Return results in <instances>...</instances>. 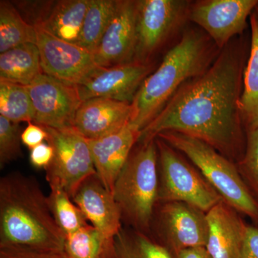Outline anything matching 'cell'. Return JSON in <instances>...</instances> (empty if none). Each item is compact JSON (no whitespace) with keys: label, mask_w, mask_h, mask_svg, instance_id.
I'll return each instance as SVG.
<instances>
[{"label":"cell","mask_w":258,"mask_h":258,"mask_svg":"<svg viewBox=\"0 0 258 258\" xmlns=\"http://www.w3.org/2000/svg\"><path fill=\"white\" fill-rule=\"evenodd\" d=\"M115 239L88 224L66 237L64 252L68 258H116Z\"/></svg>","instance_id":"obj_22"},{"label":"cell","mask_w":258,"mask_h":258,"mask_svg":"<svg viewBox=\"0 0 258 258\" xmlns=\"http://www.w3.org/2000/svg\"><path fill=\"white\" fill-rule=\"evenodd\" d=\"M22 131L20 123L0 115V168L22 156Z\"/></svg>","instance_id":"obj_29"},{"label":"cell","mask_w":258,"mask_h":258,"mask_svg":"<svg viewBox=\"0 0 258 258\" xmlns=\"http://www.w3.org/2000/svg\"><path fill=\"white\" fill-rule=\"evenodd\" d=\"M137 0H118L116 8L94 53L99 67H112L134 61L137 42Z\"/></svg>","instance_id":"obj_14"},{"label":"cell","mask_w":258,"mask_h":258,"mask_svg":"<svg viewBox=\"0 0 258 258\" xmlns=\"http://www.w3.org/2000/svg\"><path fill=\"white\" fill-rule=\"evenodd\" d=\"M72 200L87 221L107 237L115 239L123 228L113 193L106 189L98 174L83 181Z\"/></svg>","instance_id":"obj_15"},{"label":"cell","mask_w":258,"mask_h":258,"mask_svg":"<svg viewBox=\"0 0 258 258\" xmlns=\"http://www.w3.org/2000/svg\"><path fill=\"white\" fill-rule=\"evenodd\" d=\"M157 137L184 154L223 201L258 227V201L246 186L235 163L203 141L185 134L164 132Z\"/></svg>","instance_id":"obj_5"},{"label":"cell","mask_w":258,"mask_h":258,"mask_svg":"<svg viewBox=\"0 0 258 258\" xmlns=\"http://www.w3.org/2000/svg\"><path fill=\"white\" fill-rule=\"evenodd\" d=\"M253 13L254 14V16H255L256 20H257V23L258 25V3L257 5H256L255 8H254Z\"/></svg>","instance_id":"obj_36"},{"label":"cell","mask_w":258,"mask_h":258,"mask_svg":"<svg viewBox=\"0 0 258 258\" xmlns=\"http://www.w3.org/2000/svg\"><path fill=\"white\" fill-rule=\"evenodd\" d=\"M118 0H91L77 45L94 55L116 8Z\"/></svg>","instance_id":"obj_24"},{"label":"cell","mask_w":258,"mask_h":258,"mask_svg":"<svg viewBox=\"0 0 258 258\" xmlns=\"http://www.w3.org/2000/svg\"><path fill=\"white\" fill-rule=\"evenodd\" d=\"M91 0H60L43 29L61 40L77 45Z\"/></svg>","instance_id":"obj_21"},{"label":"cell","mask_w":258,"mask_h":258,"mask_svg":"<svg viewBox=\"0 0 258 258\" xmlns=\"http://www.w3.org/2000/svg\"><path fill=\"white\" fill-rule=\"evenodd\" d=\"M42 74L35 44H24L0 53V81L28 86Z\"/></svg>","instance_id":"obj_19"},{"label":"cell","mask_w":258,"mask_h":258,"mask_svg":"<svg viewBox=\"0 0 258 258\" xmlns=\"http://www.w3.org/2000/svg\"><path fill=\"white\" fill-rule=\"evenodd\" d=\"M53 148L50 144L42 143L30 149V162L37 169H46L53 159Z\"/></svg>","instance_id":"obj_32"},{"label":"cell","mask_w":258,"mask_h":258,"mask_svg":"<svg viewBox=\"0 0 258 258\" xmlns=\"http://www.w3.org/2000/svg\"><path fill=\"white\" fill-rule=\"evenodd\" d=\"M57 1H13L15 8L18 10L27 23L33 28H43L50 18L51 13Z\"/></svg>","instance_id":"obj_30"},{"label":"cell","mask_w":258,"mask_h":258,"mask_svg":"<svg viewBox=\"0 0 258 258\" xmlns=\"http://www.w3.org/2000/svg\"><path fill=\"white\" fill-rule=\"evenodd\" d=\"M173 258H212L206 247H191L171 254Z\"/></svg>","instance_id":"obj_35"},{"label":"cell","mask_w":258,"mask_h":258,"mask_svg":"<svg viewBox=\"0 0 258 258\" xmlns=\"http://www.w3.org/2000/svg\"><path fill=\"white\" fill-rule=\"evenodd\" d=\"M257 0H203L191 3L189 20L206 32L222 50L242 33Z\"/></svg>","instance_id":"obj_11"},{"label":"cell","mask_w":258,"mask_h":258,"mask_svg":"<svg viewBox=\"0 0 258 258\" xmlns=\"http://www.w3.org/2000/svg\"><path fill=\"white\" fill-rule=\"evenodd\" d=\"M47 201L54 220L64 237L72 235L90 224L79 207L63 189L50 188Z\"/></svg>","instance_id":"obj_27"},{"label":"cell","mask_w":258,"mask_h":258,"mask_svg":"<svg viewBox=\"0 0 258 258\" xmlns=\"http://www.w3.org/2000/svg\"><path fill=\"white\" fill-rule=\"evenodd\" d=\"M26 87L35 110L33 123L60 130L74 129L83 102L76 85L42 74Z\"/></svg>","instance_id":"obj_10"},{"label":"cell","mask_w":258,"mask_h":258,"mask_svg":"<svg viewBox=\"0 0 258 258\" xmlns=\"http://www.w3.org/2000/svg\"><path fill=\"white\" fill-rule=\"evenodd\" d=\"M115 244L117 258H173L150 236L125 226L115 237Z\"/></svg>","instance_id":"obj_25"},{"label":"cell","mask_w":258,"mask_h":258,"mask_svg":"<svg viewBox=\"0 0 258 258\" xmlns=\"http://www.w3.org/2000/svg\"><path fill=\"white\" fill-rule=\"evenodd\" d=\"M117 258V257H116Z\"/></svg>","instance_id":"obj_37"},{"label":"cell","mask_w":258,"mask_h":258,"mask_svg":"<svg viewBox=\"0 0 258 258\" xmlns=\"http://www.w3.org/2000/svg\"><path fill=\"white\" fill-rule=\"evenodd\" d=\"M36 32L44 74L77 85L98 67L94 55L86 49L61 40L45 29L36 28Z\"/></svg>","instance_id":"obj_12"},{"label":"cell","mask_w":258,"mask_h":258,"mask_svg":"<svg viewBox=\"0 0 258 258\" xmlns=\"http://www.w3.org/2000/svg\"><path fill=\"white\" fill-rule=\"evenodd\" d=\"M0 115L14 123H33L35 110L26 86L0 81Z\"/></svg>","instance_id":"obj_26"},{"label":"cell","mask_w":258,"mask_h":258,"mask_svg":"<svg viewBox=\"0 0 258 258\" xmlns=\"http://www.w3.org/2000/svg\"><path fill=\"white\" fill-rule=\"evenodd\" d=\"M113 195L125 227L150 235L158 203L155 139L137 143L115 180Z\"/></svg>","instance_id":"obj_4"},{"label":"cell","mask_w":258,"mask_h":258,"mask_svg":"<svg viewBox=\"0 0 258 258\" xmlns=\"http://www.w3.org/2000/svg\"><path fill=\"white\" fill-rule=\"evenodd\" d=\"M191 5L185 0H139L134 61L149 62L152 54L189 19Z\"/></svg>","instance_id":"obj_9"},{"label":"cell","mask_w":258,"mask_h":258,"mask_svg":"<svg viewBox=\"0 0 258 258\" xmlns=\"http://www.w3.org/2000/svg\"><path fill=\"white\" fill-rule=\"evenodd\" d=\"M0 258H68L64 252L18 247L0 246Z\"/></svg>","instance_id":"obj_31"},{"label":"cell","mask_w":258,"mask_h":258,"mask_svg":"<svg viewBox=\"0 0 258 258\" xmlns=\"http://www.w3.org/2000/svg\"><path fill=\"white\" fill-rule=\"evenodd\" d=\"M141 132L128 123L106 137L88 140L96 173L106 189L113 193L115 180L138 143Z\"/></svg>","instance_id":"obj_17"},{"label":"cell","mask_w":258,"mask_h":258,"mask_svg":"<svg viewBox=\"0 0 258 258\" xmlns=\"http://www.w3.org/2000/svg\"><path fill=\"white\" fill-rule=\"evenodd\" d=\"M236 165L246 186L258 201V128L246 133L244 154Z\"/></svg>","instance_id":"obj_28"},{"label":"cell","mask_w":258,"mask_h":258,"mask_svg":"<svg viewBox=\"0 0 258 258\" xmlns=\"http://www.w3.org/2000/svg\"><path fill=\"white\" fill-rule=\"evenodd\" d=\"M208 234L206 212L181 202L157 203L149 236L171 254L206 247Z\"/></svg>","instance_id":"obj_8"},{"label":"cell","mask_w":258,"mask_h":258,"mask_svg":"<svg viewBox=\"0 0 258 258\" xmlns=\"http://www.w3.org/2000/svg\"><path fill=\"white\" fill-rule=\"evenodd\" d=\"M66 237L34 176L13 171L0 179V246L64 252Z\"/></svg>","instance_id":"obj_2"},{"label":"cell","mask_w":258,"mask_h":258,"mask_svg":"<svg viewBox=\"0 0 258 258\" xmlns=\"http://www.w3.org/2000/svg\"><path fill=\"white\" fill-rule=\"evenodd\" d=\"M258 258V227L248 225L240 257Z\"/></svg>","instance_id":"obj_34"},{"label":"cell","mask_w":258,"mask_h":258,"mask_svg":"<svg viewBox=\"0 0 258 258\" xmlns=\"http://www.w3.org/2000/svg\"><path fill=\"white\" fill-rule=\"evenodd\" d=\"M132 103L96 98L82 102L74 121V129L88 140L106 137L131 123Z\"/></svg>","instance_id":"obj_16"},{"label":"cell","mask_w":258,"mask_h":258,"mask_svg":"<svg viewBox=\"0 0 258 258\" xmlns=\"http://www.w3.org/2000/svg\"><path fill=\"white\" fill-rule=\"evenodd\" d=\"M251 47L243 73V88L240 112L246 133L258 128V25L254 13L250 16Z\"/></svg>","instance_id":"obj_20"},{"label":"cell","mask_w":258,"mask_h":258,"mask_svg":"<svg viewBox=\"0 0 258 258\" xmlns=\"http://www.w3.org/2000/svg\"><path fill=\"white\" fill-rule=\"evenodd\" d=\"M48 134L43 127L35 123H28L22 133V142L28 149H32L47 141Z\"/></svg>","instance_id":"obj_33"},{"label":"cell","mask_w":258,"mask_h":258,"mask_svg":"<svg viewBox=\"0 0 258 258\" xmlns=\"http://www.w3.org/2000/svg\"><path fill=\"white\" fill-rule=\"evenodd\" d=\"M207 219L206 248L212 257H240L249 225L242 215L222 200L207 212Z\"/></svg>","instance_id":"obj_18"},{"label":"cell","mask_w":258,"mask_h":258,"mask_svg":"<svg viewBox=\"0 0 258 258\" xmlns=\"http://www.w3.org/2000/svg\"><path fill=\"white\" fill-rule=\"evenodd\" d=\"M216 47L208 35L193 30L185 31L139 88L132 103L131 124L142 132L184 83L209 69L217 57Z\"/></svg>","instance_id":"obj_3"},{"label":"cell","mask_w":258,"mask_h":258,"mask_svg":"<svg viewBox=\"0 0 258 258\" xmlns=\"http://www.w3.org/2000/svg\"><path fill=\"white\" fill-rule=\"evenodd\" d=\"M43 128L54 150L53 159L45 169L47 183L50 188L63 189L72 199L83 181L97 174L88 140L74 128Z\"/></svg>","instance_id":"obj_7"},{"label":"cell","mask_w":258,"mask_h":258,"mask_svg":"<svg viewBox=\"0 0 258 258\" xmlns=\"http://www.w3.org/2000/svg\"><path fill=\"white\" fill-rule=\"evenodd\" d=\"M243 57L239 47L226 45L205 72L178 89L141 132L138 143L152 141L162 132H175L200 139L238 162L246 145L239 107Z\"/></svg>","instance_id":"obj_1"},{"label":"cell","mask_w":258,"mask_h":258,"mask_svg":"<svg viewBox=\"0 0 258 258\" xmlns=\"http://www.w3.org/2000/svg\"><path fill=\"white\" fill-rule=\"evenodd\" d=\"M36 42V29L24 20L12 2L0 1V53Z\"/></svg>","instance_id":"obj_23"},{"label":"cell","mask_w":258,"mask_h":258,"mask_svg":"<svg viewBox=\"0 0 258 258\" xmlns=\"http://www.w3.org/2000/svg\"><path fill=\"white\" fill-rule=\"evenodd\" d=\"M154 68L149 62L138 61L112 67L98 66L76 86L82 101L104 98L132 103Z\"/></svg>","instance_id":"obj_13"},{"label":"cell","mask_w":258,"mask_h":258,"mask_svg":"<svg viewBox=\"0 0 258 258\" xmlns=\"http://www.w3.org/2000/svg\"><path fill=\"white\" fill-rule=\"evenodd\" d=\"M155 141L158 203L181 202L207 213L223 200L184 154L159 137Z\"/></svg>","instance_id":"obj_6"}]
</instances>
